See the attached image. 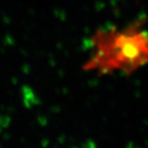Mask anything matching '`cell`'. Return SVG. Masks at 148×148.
<instances>
[{"instance_id":"obj_1","label":"cell","mask_w":148,"mask_h":148,"mask_svg":"<svg viewBox=\"0 0 148 148\" xmlns=\"http://www.w3.org/2000/svg\"><path fill=\"white\" fill-rule=\"evenodd\" d=\"M145 23V17H138L123 26L109 24L97 29L89 38V55L83 70L98 76H130L148 66Z\"/></svg>"}]
</instances>
